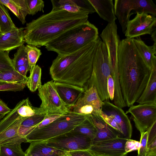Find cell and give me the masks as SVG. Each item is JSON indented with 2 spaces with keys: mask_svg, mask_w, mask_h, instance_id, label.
<instances>
[{
  "mask_svg": "<svg viewBox=\"0 0 156 156\" xmlns=\"http://www.w3.org/2000/svg\"><path fill=\"white\" fill-rule=\"evenodd\" d=\"M51 2L52 5V9H62L73 13L82 11L74 0H52Z\"/></svg>",
  "mask_w": 156,
  "mask_h": 156,
  "instance_id": "31",
  "label": "cell"
},
{
  "mask_svg": "<svg viewBox=\"0 0 156 156\" xmlns=\"http://www.w3.org/2000/svg\"><path fill=\"white\" fill-rule=\"evenodd\" d=\"M133 38L136 47L142 59L151 69L155 63L156 57L154 54L152 46L147 45L140 37Z\"/></svg>",
  "mask_w": 156,
  "mask_h": 156,
  "instance_id": "24",
  "label": "cell"
},
{
  "mask_svg": "<svg viewBox=\"0 0 156 156\" xmlns=\"http://www.w3.org/2000/svg\"><path fill=\"white\" fill-rule=\"evenodd\" d=\"M147 131V147L151 142L156 140V122Z\"/></svg>",
  "mask_w": 156,
  "mask_h": 156,
  "instance_id": "43",
  "label": "cell"
},
{
  "mask_svg": "<svg viewBox=\"0 0 156 156\" xmlns=\"http://www.w3.org/2000/svg\"><path fill=\"white\" fill-rule=\"evenodd\" d=\"M98 29L88 20L64 32L45 46L49 51L65 55L73 53L98 38Z\"/></svg>",
  "mask_w": 156,
  "mask_h": 156,
  "instance_id": "4",
  "label": "cell"
},
{
  "mask_svg": "<svg viewBox=\"0 0 156 156\" xmlns=\"http://www.w3.org/2000/svg\"><path fill=\"white\" fill-rule=\"evenodd\" d=\"M9 52L0 50V72L15 69Z\"/></svg>",
  "mask_w": 156,
  "mask_h": 156,
  "instance_id": "35",
  "label": "cell"
},
{
  "mask_svg": "<svg viewBox=\"0 0 156 156\" xmlns=\"http://www.w3.org/2000/svg\"><path fill=\"white\" fill-rule=\"evenodd\" d=\"M16 27L10 17L7 8L0 2V28L2 34Z\"/></svg>",
  "mask_w": 156,
  "mask_h": 156,
  "instance_id": "27",
  "label": "cell"
},
{
  "mask_svg": "<svg viewBox=\"0 0 156 156\" xmlns=\"http://www.w3.org/2000/svg\"><path fill=\"white\" fill-rule=\"evenodd\" d=\"M54 83L60 98L70 110L85 91L83 87L73 85L54 81Z\"/></svg>",
  "mask_w": 156,
  "mask_h": 156,
  "instance_id": "16",
  "label": "cell"
},
{
  "mask_svg": "<svg viewBox=\"0 0 156 156\" xmlns=\"http://www.w3.org/2000/svg\"><path fill=\"white\" fill-rule=\"evenodd\" d=\"M28 14L33 16L39 11L44 12V2L42 0H26Z\"/></svg>",
  "mask_w": 156,
  "mask_h": 156,
  "instance_id": "36",
  "label": "cell"
},
{
  "mask_svg": "<svg viewBox=\"0 0 156 156\" xmlns=\"http://www.w3.org/2000/svg\"><path fill=\"white\" fill-rule=\"evenodd\" d=\"M38 90L41 101L40 108L45 114H63L71 111L59 96L54 81L44 83Z\"/></svg>",
  "mask_w": 156,
  "mask_h": 156,
  "instance_id": "9",
  "label": "cell"
},
{
  "mask_svg": "<svg viewBox=\"0 0 156 156\" xmlns=\"http://www.w3.org/2000/svg\"><path fill=\"white\" fill-rule=\"evenodd\" d=\"M119 84L126 106L133 105L139 98L149 79L151 69L138 51L133 38L121 41L118 52Z\"/></svg>",
  "mask_w": 156,
  "mask_h": 156,
  "instance_id": "1",
  "label": "cell"
},
{
  "mask_svg": "<svg viewBox=\"0 0 156 156\" xmlns=\"http://www.w3.org/2000/svg\"><path fill=\"white\" fill-rule=\"evenodd\" d=\"M64 156H70L69 154L67 152L66 153V154Z\"/></svg>",
  "mask_w": 156,
  "mask_h": 156,
  "instance_id": "52",
  "label": "cell"
},
{
  "mask_svg": "<svg viewBox=\"0 0 156 156\" xmlns=\"http://www.w3.org/2000/svg\"><path fill=\"white\" fill-rule=\"evenodd\" d=\"M69 132L85 136L92 140L96 136L97 130L90 116Z\"/></svg>",
  "mask_w": 156,
  "mask_h": 156,
  "instance_id": "25",
  "label": "cell"
},
{
  "mask_svg": "<svg viewBox=\"0 0 156 156\" xmlns=\"http://www.w3.org/2000/svg\"><path fill=\"white\" fill-rule=\"evenodd\" d=\"M26 85L22 83H6L0 84V91H20L24 88Z\"/></svg>",
  "mask_w": 156,
  "mask_h": 156,
  "instance_id": "38",
  "label": "cell"
},
{
  "mask_svg": "<svg viewBox=\"0 0 156 156\" xmlns=\"http://www.w3.org/2000/svg\"><path fill=\"white\" fill-rule=\"evenodd\" d=\"M24 101L23 99L18 103L0 121V145L26 143V139L19 132L21 123L26 118L21 116L17 112V109Z\"/></svg>",
  "mask_w": 156,
  "mask_h": 156,
  "instance_id": "8",
  "label": "cell"
},
{
  "mask_svg": "<svg viewBox=\"0 0 156 156\" xmlns=\"http://www.w3.org/2000/svg\"><path fill=\"white\" fill-rule=\"evenodd\" d=\"M85 104L91 105L94 108V112L91 115H100L101 108L104 102L100 98L96 88L92 86L85 90L82 96L78 100Z\"/></svg>",
  "mask_w": 156,
  "mask_h": 156,
  "instance_id": "22",
  "label": "cell"
},
{
  "mask_svg": "<svg viewBox=\"0 0 156 156\" xmlns=\"http://www.w3.org/2000/svg\"><path fill=\"white\" fill-rule=\"evenodd\" d=\"M141 156H156V152L146 153L145 155H143Z\"/></svg>",
  "mask_w": 156,
  "mask_h": 156,
  "instance_id": "49",
  "label": "cell"
},
{
  "mask_svg": "<svg viewBox=\"0 0 156 156\" xmlns=\"http://www.w3.org/2000/svg\"><path fill=\"white\" fill-rule=\"evenodd\" d=\"M90 115L76 114L71 110L49 125L30 133L25 137L26 143L45 141L68 133Z\"/></svg>",
  "mask_w": 156,
  "mask_h": 156,
  "instance_id": "6",
  "label": "cell"
},
{
  "mask_svg": "<svg viewBox=\"0 0 156 156\" xmlns=\"http://www.w3.org/2000/svg\"><path fill=\"white\" fill-rule=\"evenodd\" d=\"M5 116V115L0 114V120L3 118Z\"/></svg>",
  "mask_w": 156,
  "mask_h": 156,
  "instance_id": "50",
  "label": "cell"
},
{
  "mask_svg": "<svg viewBox=\"0 0 156 156\" xmlns=\"http://www.w3.org/2000/svg\"><path fill=\"white\" fill-rule=\"evenodd\" d=\"M107 86L109 99L112 101L114 98L115 88L114 80L111 75L108 77Z\"/></svg>",
  "mask_w": 156,
  "mask_h": 156,
  "instance_id": "44",
  "label": "cell"
},
{
  "mask_svg": "<svg viewBox=\"0 0 156 156\" xmlns=\"http://www.w3.org/2000/svg\"><path fill=\"white\" fill-rule=\"evenodd\" d=\"M25 156H32V155H27L25 154Z\"/></svg>",
  "mask_w": 156,
  "mask_h": 156,
  "instance_id": "54",
  "label": "cell"
},
{
  "mask_svg": "<svg viewBox=\"0 0 156 156\" xmlns=\"http://www.w3.org/2000/svg\"><path fill=\"white\" fill-rule=\"evenodd\" d=\"M12 110L0 99V114L5 115L9 113Z\"/></svg>",
  "mask_w": 156,
  "mask_h": 156,
  "instance_id": "47",
  "label": "cell"
},
{
  "mask_svg": "<svg viewBox=\"0 0 156 156\" xmlns=\"http://www.w3.org/2000/svg\"><path fill=\"white\" fill-rule=\"evenodd\" d=\"M45 115H37L25 119L20 126L19 131L20 134L25 138L32 131L34 127L44 119Z\"/></svg>",
  "mask_w": 156,
  "mask_h": 156,
  "instance_id": "26",
  "label": "cell"
},
{
  "mask_svg": "<svg viewBox=\"0 0 156 156\" xmlns=\"http://www.w3.org/2000/svg\"><path fill=\"white\" fill-rule=\"evenodd\" d=\"M151 35V38L154 41V43L153 45L152 46L153 52L154 54L156 55V28L155 29L152 34Z\"/></svg>",
  "mask_w": 156,
  "mask_h": 156,
  "instance_id": "48",
  "label": "cell"
},
{
  "mask_svg": "<svg viewBox=\"0 0 156 156\" xmlns=\"http://www.w3.org/2000/svg\"><path fill=\"white\" fill-rule=\"evenodd\" d=\"M88 15L83 11L73 13L52 9L49 13L27 23L24 30L25 42L37 47L45 46L65 31L86 22Z\"/></svg>",
  "mask_w": 156,
  "mask_h": 156,
  "instance_id": "2",
  "label": "cell"
},
{
  "mask_svg": "<svg viewBox=\"0 0 156 156\" xmlns=\"http://www.w3.org/2000/svg\"><path fill=\"white\" fill-rule=\"evenodd\" d=\"M12 60L15 69L19 66L29 63L25 46L24 44L18 48L17 52L14 54Z\"/></svg>",
  "mask_w": 156,
  "mask_h": 156,
  "instance_id": "34",
  "label": "cell"
},
{
  "mask_svg": "<svg viewBox=\"0 0 156 156\" xmlns=\"http://www.w3.org/2000/svg\"><path fill=\"white\" fill-rule=\"evenodd\" d=\"M2 35V34L1 32V29H0V36Z\"/></svg>",
  "mask_w": 156,
  "mask_h": 156,
  "instance_id": "53",
  "label": "cell"
},
{
  "mask_svg": "<svg viewBox=\"0 0 156 156\" xmlns=\"http://www.w3.org/2000/svg\"><path fill=\"white\" fill-rule=\"evenodd\" d=\"M111 73L106 47L99 37L93 60L91 75L83 87L85 90L93 86L103 101H109L107 84L108 77Z\"/></svg>",
  "mask_w": 156,
  "mask_h": 156,
  "instance_id": "5",
  "label": "cell"
},
{
  "mask_svg": "<svg viewBox=\"0 0 156 156\" xmlns=\"http://www.w3.org/2000/svg\"><path fill=\"white\" fill-rule=\"evenodd\" d=\"M6 83V82H4V81H1L0 80V84H4V83Z\"/></svg>",
  "mask_w": 156,
  "mask_h": 156,
  "instance_id": "51",
  "label": "cell"
},
{
  "mask_svg": "<svg viewBox=\"0 0 156 156\" xmlns=\"http://www.w3.org/2000/svg\"><path fill=\"white\" fill-rule=\"evenodd\" d=\"M67 152L70 156H94L88 150L73 151Z\"/></svg>",
  "mask_w": 156,
  "mask_h": 156,
  "instance_id": "45",
  "label": "cell"
},
{
  "mask_svg": "<svg viewBox=\"0 0 156 156\" xmlns=\"http://www.w3.org/2000/svg\"><path fill=\"white\" fill-rule=\"evenodd\" d=\"M15 69L21 75L25 77H27V72L30 71V68L29 63H27L19 66Z\"/></svg>",
  "mask_w": 156,
  "mask_h": 156,
  "instance_id": "46",
  "label": "cell"
},
{
  "mask_svg": "<svg viewBox=\"0 0 156 156\" xmlns=\"http://www.w3.org/2000/svg\"><path fill=\"white\" fill-rule=\"evenodd\" d=\"M125 113L130 114L135 126L141 134L146 131L156 122V103L133 105Z\"/></svg>",
  "mask_w": 156,
  "mask_h": 156,
  "instance_id": "11",
  "label": "cell"
},
{
  "mask_svg": "<svg viewBox=\"0 0 156 156\" xmlns=\"http://www.w3.org/2000/svg\"><path fill=\"white\" fill-rule=\"evenodd\" d=\"M25 48L27 54V58L30 69L33 68L41 55V50L36 46L27 44Z\"/></svg>",
  "mask_w": 156,
  "mask_h": 156,
  "instance_id": "33",
  "label": "cell"
},
{
  "mask_svg": "<svg viewBox=\"0 0 156 156\" xmlns=\"http://www.w3.org/2000/svg\"><path fill=\"white\" fill-rule=\"evenodd\" d=\"M128 140L117 137L107 140L92 142L89 151L94 156H126L124 149Z\"/></svg>",
  "mask_w": 156,
  "mask_h": 156,
  "instance_id": "13",
  "label": "cell"
},
{
  "mask_svg": "<svg viewBox=\"0 0 156 156\" xmlns=\"http://www.w3.org/2000/svg\"><path fill=\"white\" fill-rule=\"evenodd\" d=\"M101 116L104 120L116 131L118 137L123 138L122 131L113 118L105 114L101 111Z\"/></svg>",
  "mask_w": 156,
  "mask_h": 156,
  "instance_id": "37",
  "label": "cell"
},
{
  "mask_svg": "<svg viewBox=\"0 0 156 156\" xmlns=\"http://www.w3.org/2000/svg\"><path fill=\"white\" fill-rule=\"evenodd\" d=\"M28 77L21 75L15 69L0 72V80L8 83H22L26 84Z\"/></svg>",
  "mask_w": 156,
  "mask_h": 156,
  "instance_id": "29",
  "label": "cell"
},
{
  "mask_svg": "<svg viewBox=\"0 0 156 156\" xmlns=\"http://www.w3.org/2000/svg\"><path fill=\"white\" fill-rule=\"evenodd\" d=\"M43 141L49 146L67 152L87 150L92 144L90 138L69 132Z\"/></svg>",
  "mask_w": 156,
  "mask_h": 156,
  "instance_id": "10",
  "label": "cell"
},
{
  "mask_svg": "<svg viewBox=\"0 0 156 156\" xmlns=\"http://www.w3.org/2000/svg\"><path fill=\"white\" fill-rule=\"evenodd\" d=\"M156 26L155 16L145 13H137L128 22L125 36L126 38H134L146 34L151 35Z\"/></svg>",
  "mask_w": 156,
  "mask_h": 156,
  "instance_id": "12",
  "label": "cell"
},
{
  "mask_svg": "<svg viewBox=\"0 0 156 156\" xmlns=\"http://www.w3.org/2000/svg\"><path fill=\"white\" fill-rule=\"evenodd\" d=\"M101 111L113 117L120 129L123 138L130 139L132 135V127L128 116L122 108L116 106L110 101H104Z\"/></svg>",
  "mask_w": 156,
  "mask_h": 156,
  "instance_id": "15",
  "label": "cell"
},
{
  "mask_svg": "<svg viewBox=\"0 0 156 156\" xmlns=\"http://www.w3.org/2000/svg\"><path fill=\"white\" fill-rule=\"evenodd\" d=\"M30 75L26 85L29 90L34 92L42 85L41 81V69L37 65L30 70Z\"/></svg>",
  "mask_w": 156,
  "mask_h": 156,
  "instance_id": "28",
  "label": "cell"
},
{
  "mask_svg": "<svg viewBox=\"0 0 156 156\" xmlns=\"http://www.w3.org/2000/svg\"><path fill=\"white\" fill-rule=\"evenodd\" d=\"M17 112L21 116L26 118L36 115L45 114L40 107H33L28 98L25 99L24 103L17 109Z\"/></svg>",
  "mask_w": 156,
  "mask_h": 156,
  "instance_id": "30",
  "label": "cell"
},
{
  "mask_svg": "<svg viewBox=\"0 0 156 156\" xmlns=\"http://www.w3.org/2000/svg\"><path fill=\"white\" fill-rule=\"evenodd\" d=\"M101 18L112 23L115 22V15L112 0H88Z\"/></svg>",
  "mask_w": 156,
  "mask_h": 156,
  "instance_id": "20",
  "label": "cell"
},
{
  "mask_svg": "<svg viewBox=\"0 0 156 156\" xmlns=\"http://www.w3.org/2000/svg\"><path fill=\"white\" fill-rule=\"evenodd\" d=\"M82 11L87 12L89 14L96 12L92 5L88 0H74Z\"/></svg>",
  "mask_w": 156,
  "mask_h": 156,
  "instance_id": "40",
  "label": "cell"
},
{
  "mask_svg": "<svg viewBox=\"0 0 156 156\" xmlns=\"http://www.w3.org/2000/svg\"><path fill=\"white\" fill-rule=\"evenodd\" d=\"M0 2L9 9L23 24L25 23L26 17L28 14L26 0H0Z\"/></svg>",
  "mask_w": 156,
  "mask_h": 156,
  "instance_id": "23",
  "label": "cell"
},
{
  "mask_svg": "<svg viewBox=\"0 0 156 156\" xmlns=\"http://www.w3.org/2000/svg\"><path fill=\"white\" fill-rule=\"evenodd\" d=\"M0 156H25L21 144H12L0 145Z\"/></svg>",
  "mask_w": 156,
  "mask_h": 156,
  "instance_id": "32",
  "label": "cell"
},
{
  "mask_svg": "<svg viewBox=\"0 0 156 156\" xmlns=\"http://www.w3.org/2000/svg\"><path fill=\"white\" fill-rule=\"evenodd\" d=\"M114 9L124 34L133 10L135 13H145L156 16V5L152 0H115Z\"/></svg>",
  "mask_w": 156,
  "mask_h": 156,
  "instance_id": "7",
  "label": "cell"
},
{
  "mask_svg": "<svg viewBox=\"0 0 156 156\" xmlns=\"http://www.w3.org/2000/svg\"><path fill=\"white\" fill-rule=\"evenodd\" d=\"M63 114H46L44 119L34 127L31 132L37 130L49 125Z\"/></svg>",
  "mask_w": 156,
  "mask_h": 156,
  "instance_id": "39",
  "label": "cell"
},
{
  "mask_svg": "<svg viewBox=\"0 0 156 156\" xmlns=\"http://www.w3.org/2000/svg\"><path fill=\"white\" fill-rule=\"evenodd\" d=\"M136 102L156 103V63L154 64L146 85Z\"/></svg>",
  "mask_w": 156,
  "mask_h": 156,
  "instance_id": "21",
  "label": "cell"
},
{
  "mask_svg": "<svg viewBox=\"0 0 156 156\" xmlns=\"http://www.w3.org/2000/svg\"><path fill=\"white\" fill-rule=\"evenodd\" d=\"M24 28L16 27L0 37V50L9 52L19 48L25 42Z\"/></svg>",
  "mask_w": 156,
  "mask_h": 156,
  "instance_id": "17",
  "label": "cell"
},
{
  "mask_svg": "<svg viewBox=\"0 0 156 156\" xmlns=\"http://www.w3.org/2000/svg\"><path fill=\"white\" fill-rule=\"evenodd\" d=\"M101 114L97 115H90L91 119L97 130L96 136L92 140V143L110 140L118 137L117 133L104 120L101 116Z\"/></svg>",
  "mask_w": 156,
  "mask_h": 156,
  "instance_id": "18",
  "label": "cell"
},
{
  "mask_svg": "<svg viewBox=\"0 0 156 156\" xmlns=\"http://www.w3.org/2000/svg\"><path fill=\"white\" fill-rule=\"evenodd\" d=\"M98 37L75 52L66 55H58L49 70L53 81L83 88L91 75Z\"/></svg>",
  "mask_w": 156,
  "mask_h": 156,
  "instance_id": "3",
  "label": "cell"
},
{
  "mask_svg": "<svg viewBox=\"0 0 156 156\" xmlns=\"http://www.w3.org/2000/svg\"><path fill=\"white\" fill-rule=\"evenodd\" d=\"M140 141L129 139L126 142L124 146L125 151L127 153L135 150H138L140 148Z\"/></svg>",
  "mask_w": 156,
  "mask_h": 156,
  "instance_id": "42",
  "label": "cell"
},
{
  "mask_svg": "<svg viewBox=\"0 0 156 156\" xmlns=\"http://www.w3.org/2000/svg\"><path fill=\"white\" fill-rule=\"evenodd\" d=\"M100 36L106 47L111 69L118 68V52L120 41L115 22L108 23Z\"/></svg>",
  "mask_w": 156,
  "mask_h": 156,
  "instance_id": "14",
  "label": "cell"
},
{
  "mask_svg": "<svg viewBox=\"0 0 156 156\" xmlns=\"http://www.w3.org/2000/svg\"><path fill=\"white\" fill-rule=\"evenodd\" d=\"M30 143L25 152L26 155L34 156H64L67 152L49 146L45 141H35Z\"/></svg>",
  "mask_w": 156,
  "mask_h": 156,
  "instance_id": "19",
  "label": "cell"
},
{
  "mask_svg": "<svg viewBox=\"0 0 156 156\" xmlns=\"http://www.w3.org/2000/svg\"><path fill=\"white\" fill-rule=\"evenodd\" d=\"M147 131L141 134L140 141V146L138 150V154L137 156H141L145 154L147 150Z\"/></svg>",
  "mask_w": 156,
  "mask_h": 156,
  "instance_id": "41",
  "label": "cell"
}]
</instances>
